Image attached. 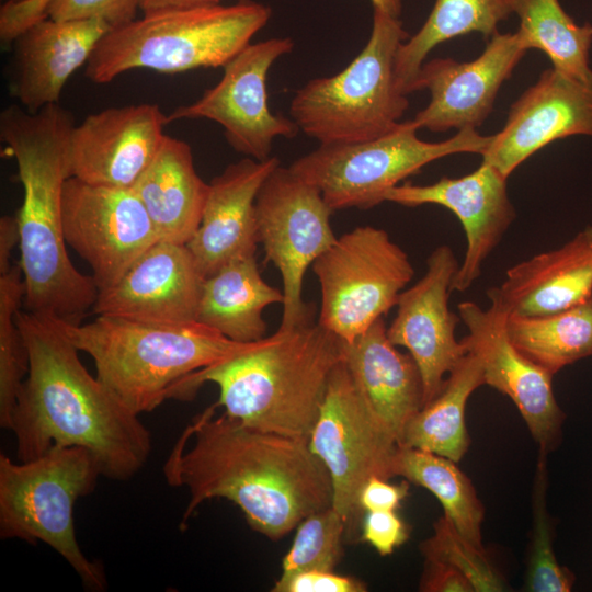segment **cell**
I'll list each match as a JSON object with an SVG mask.
<instances>
[{"label":"cell","mask_w":592,"mask_h":592,"mask_svg":"<svg viewBox=\"0 0 592 592\" xmlns=\"http://www.w3.org/2000/svg\"><path fill=\"white\" fill-rule=\"evenodd\" d=\"M217 405L181 435L163 466L167 482L190 498L180 528L205 501L235 503L255 532L277 540L314 512L332 505V483L308 440L250 428Z\"/></svg>","instance_id":"cell-1"},{"label":"cell","mask_w":592,"mask_h":592,"mask_svg":"<svg viewBox=\"0 0 592 592\" xmlns=\"http://www.w3.org/2000/svg\"><path fill=\"white\" fill-rule=\"evenodd\" d=\"M29 372L12 415L20 462L53 446H80L96 458L102 476L125 481L146 465L151 435L79 358L59 320L29 310L15 315Z\"/></svg>","instance_id":"cell-2"},{"label":"cell","mask_w":592,"mask_h":592,"mask_svg":"<svg viewBox=\"0 0 592 592\" xmlns=\"http://www.w3.org/2000/svg\"><path fill=\"white\" fill-rule=\"evenodd\" d=\"M72 115L58 103L36 113L18 105L0 114V138L15 158L23 187L19 212L24 306L67 323H81L99 289L79 272L67 250L62 195L71 174Z\"/></svg>","instance_id":"cell-3"},{"label":"cell","mask_w":592,"mask_h":592,"mask_svg":"<svg viewBox=\"0 0 592 592\" xmlns=\"http://www.w3.org/2000/svg\"><path fill=\"white\" fill-rule=\"evenodd\" d=\"M344 360L343 341L310 321L277 329L248 349L180 382L172 398L189 399L198 387L219 388L217 407L243 424L308 440L330 376Z\"/></svg>","instance_id":"cell-4"},{"label":"cell","mask_w":592,"mask_h":592,"mask_svg":"<svg viewBox=\"0 0 592 592\" xmlns=\"http://www.w3.org/2000/svg\"><path fill=\"white\" fill-rule=\"evenodd\" d=\"M60 325L94 362L96 377L136 414L151 412L189 375L248 349L200 323L156 322L98 316Z\"/></svg>","instance_id":"cell-5"},{"label":"cell","mask_w":592,"mask_h":592,"mask_svg":"<svg viewBox=\"0 0 592 592\" xmlns=\"http://www.w3.org/2000/svg\"><path fill=\"white\" fill-rule=\"evenodd\" d=\"M271 8L253 0L169 9L110 30L86 64V76L107 83L132 69L177 73L226 66L269 22Z\"/></svg>","instance_id":"cell-6"},{"label":"cell","mask_w":592,"mask_h":592,"mask_svg":"<svg viewBox=\"0 0 592 592\" xmlns=\"http://www.w3.org/2000/svg\"><path fill=\"white\" fill-rule=\"evenodd\" d=\"M101 476L94 455L80 446H53L18 464L1 454L0 537L43 542L71 566L86 589L104 591V568L82 553L73 519L77 500L93 492Z\"/></svg>","instance_id":"cell-7"},{"label":"cell","mask_w":592,"mask_h":592,"mask_svg":"<svg viewBox=\"0 0 592 592\" xmlns=\"http://www.w3.org/2000/svg\"><path fill=\"white\" fill-rule=\"evenodd\" d=\"M408 33L399 18L374 8L369 39L341 72L310 80L294 95L289 113L320 144L361 143L401 122L409 102L395 80V57Z\"/></svg>","instance_id":"cell-8"},{"label":"cell","mask_w":592,"mask_h":592,"mask_svg":"<svg viewBox=\"0 0 592 592\" xmlns=\"http://www.w3.org/2000/svg\"><path fill=\"white\" fill-rule=\"evenodd\" d=\"M418 129L411 119L375 139L320 144L289 169L318 187L333 212L368 209L385 202L389 190L434 160L463 152L482 156L493 137L463 128L447 140L429 143L418 138Z\"/></svg>","instance_id":"cell-9"},{"label":"cell","mask_w":592,"mask_h":592,"mask_svg":"<svg viewBox=\"0 0 592 592\" xmlns=\"http://www.w3.org/2000/svg\"><path fill=\"white\" fill-rule=\"evenodd\" d=\"M321 305L318 323L351 343L397 305L414 275L388 232L358 226L337 238L312 263Z\"/></svg>","instance_id":"cell-10"},{"label":"cell","mask_w":592,"mask_h":592,"mask_svg":"<svg viewBox=\"0 0 592 592\" xmlns=\"http://www.w3.org/2000/svg\"><path fill=\"white\" fill-rule=\"evenodd\" d=\"M308 444L329 473L332 506L346 523L362 512L358 497L368 479L396 476L401 445L371 410L344 360L330 376Z\"/></svg>","instance_id":"cell-11"},{"label":"cell","mask_w":592,"mask_h":592,"mask_svg":"<svg viewBox=\"0 0 592 592\" xmlns=\"http://www.w3.org/2000/svg\"><path fill=\"white\" fill-rule=\"evenodd\" d=\"M332 213L319 189L289 168H275L258 192L259 243L283 283L280 329L314 321V308L303 299V283L307 269L337 240Z\"/></svg>","instance_id":"cell-12"},{"label":"cell","mask_w":592,"mask_h":592,"mask_svg":"<svg viewBox=\"0 0 592 592\" xmlns=\"http://www.w3.org/2000/svg\"><path fill=\"white\" fill-rule=\"evenodd\" d=\"M64 235L91 267L99 293L113 287L160 240L133 189L70 177L62 195Z\"/></svg>","instance_id":"cell-13"},{"label":"cell","mask_w":592,"mask_h":592,"mask_svg":"<svg viewBox=\"0 0 592 592\" xmlns=\"http://www.w3.org/2000/svg\"><path fill=\"white\" fill-rule=\"evenodd\" d=\"M293 47L288 37L250 43L223 67L215 87L195 102L177 107L167 115V124L184 118L214 121L236 151L259 161L269 159L274 138L294 137L299 128L293 119L271 112L266 93L271 66Z\"/></svg>","instance_id":"cell-14"},{"label":"cell","mask_w":592,"mask_h":592,"mask_svg":"<svg viewBox=\"0 0 592 592\" xmlns=\"http://www.w3.org/2000/svg\"><path fill=\"white\" fill-rule=\"evenodd\" d=\"M459 265L449 246L436 247L426 259L424 275L400 293L396 317L387 328L390 342L407 349L420 371L424 405L439 395L445 376L469 350L465 339H456L460 317L448 307Z\"/></svg>","instance_id":"cell-15"},{"label":"cell","mask_w":592,"mask_h":592,"mask_svg":"<svg viewBox=\"0 0 592 592\" xmlns=\"http://www.w3.org/2000/svg\"><path fill=\"white\" fill-rule=\"evenodd\" d=\"M468 329L465 341L481 363L485 385L509 397L525 421L539 451L549 453L561 440L565 413L553 388L554 375L526 357L510 340L506 315L490 305L475 301L457 306Z\"/></svg>","instance_id":"cell-16"},{"label":"cell","mask_w":592,"mask_h":592,"mask_svg":"<svg viewBox=\"0 0 592 592\" xmlns=\"http://www.w3.org/2000/svg\"><path fill=\"white\" fill-rule=\"evenodd\" d=\"M506 181L508 178L494 167L481 162L478 169L464 177H443L429 185L406 182L385 195V201L407 207L436 204L457 216L467 247L452 282V292H465L478 280L485 261L516 218Z\"/></svg>","instance_id":"cell-17"},{"label":"cell","mask_w":592,"mask_h":592,"mask_svg":"<svg viewBox=\"0 0 592 592\" xmlns=\"http://www.w3.org/2000/svg\"><path fill=\"white\" fill-rule=\"evenodd\" d=\"M528 50L519 32L494 34L473 61L436 58L422 66L417 90L431 101L413 118L420 128L445 132L476 128L491 113L498 91Z\"/></svg>","instance_id":"cell-18"},{"label":"cell","mask_w":592,"mask_h":592,"mask_svg":"<svg viewBox=\"0 0 592 592\" xmlns=\"http://www.w3.org/2000/svg\"><path fill=\"white\" fill-rule=\"evenodd\" d=\"M167 125L158 105L109 107L75 125L72 177L95 185L132 189L157 155Z\"/></svg>","instance_id":"cell-19"},{"label":"cell","mask_w":592,"mask_h":592,"mask_svg":"<svg viewBox=\"0 0 592 592\" xmlns=\"http://www.w3.org/2000/svg\"><path fill=\"white\" fill-rule=\"evenodd\" d=\"M574 135L592 137V87L550 68L512 104L482 162L509 178L539 149Z\"/></svg>","instance_id":"cell-20"},{"label":"cell","mask_w":592,"mask_h":592,"mask_svg":"<svg viewBox=\"0 0 592 592\" xmlns=\"http://www.w3.org/2000/svg\"><path fill=\"white\" fill-rule=\"evenodd\" d=\"M203 281L186 244L159 240L113 287L99 293L92 311L143 321H195Z\"/></svg>","instance_id":"cell-21"},{"label":"cell","mask_w":592,"mask_h":592,"mask_svg":"<svg viewBox=\"0 0 592 592\" xmlns=\"http://www.w3.org/2000/svg\"><path fill=\"white\" fill-rule=\"evenodd\" d=\"M278 166L276 157L262 161L246 157L227 166L209 182L201 224L186 243L204 278L232 259L255 255V198Z\"/></svg>","instance_id":"cell-22"},{"label":"cell","mask_w":592,"mask_h":592,"mask_svg":"<svg viewBox=\"0 0 592 592\" xmlns=\"http://www.w3.org/2000/svg\"><path fill=\"white\" fill-rule=\"evenodd\" d=\"M110 30L109 24L98 19L46 18L35 23L14 41L12 94L31 113L58 103L68 79L88 62Z\"/></svg>","instance_id":"cell-23"},{"label":"cell","mask_w":592,"mask_h":592,"mask_svg":"<svg viewBox=\"0 0 592 592\" xmlns=\"http://www.w3.org/2000/svg\"><path fill=\"white\" fill-rule=\"evenodd\" d=\"M490 304L506 316H545L592 296V243L583 229L561 247L522 261L487 291Z\"/></svg>","instance_id":"cell-24"},{"label":"cell","mask_w":592,"mask_h":592,"mask_svg":"<svg viewBox=\"0 0 592 592\" xmlns=\"http://www.w3.org/2000/svg\"><path fill=\"white\" fill-rule=\"evenodd\" d=\"M343 353L360 394L401 445L407 425L424 405L414 360L390 342L384 317L353 342L343 341Z\"/></svg>","instance_id":"cell-25"},{"label":"cell","mask_w":592,"mask_h":592,"mask_svg":"<svg viewBox=\"0 0 592 592\" xmlns=\"http://www.w3.org/2000/svg\"><path fill=\"white\" fill-rule=\"evenodd\" d=\"M132 189L160 240L190 241L201 224L209 183L197 174L189 144L164 135L153 160Z\"/></svg>","instance_id":"cell-26"},{"label":"cell","mask_w":592,"mask_h":592,"mask_svg":"<svg viewBox=\"0 0 592 592\" xmlns=\"http://www.w3.org/2000/svg\"><path fill=\"white\" fill-rule=\"evenodd\" d=\"M284 301L262 277L255 255L239 257L204 278L195 321L242 343L265 338L263 310Z\"/></svg>","instance_id":"cell-27"},{"label":"cell","mask_w":592,"mask_h":592,"mask_svg":"<svg viewBox=\"0 0 592 592\" xmlns=\"http://www.w3.org/2000/svg\"><path fill=\"white\" fill-rule=\"evenodd\" d=\"M482 385L480 360L468 350L446 377L439 395L411 419L401 446L429 451L458 463L470 443L465 419L467 401Z\"/></svg>","instance_id":"cell-28"},{"label":"cell","mask_w":592,"mask_h":592,"mask_svg":"<svg viewBox=\"0 0 592 592\" xmlns=\"http://www.w3.org/2000/svg\"><path fill=\"white\" fill-rule=\"evenodd\" d=\"M512 13L508 0H436L420 31L403 42L395 57V80L407 95L417 90L428 54L440 43L470 32L491 38Z\"/></svg>","instance_id":"cell-29"},{"label":"cell","mask_w":592,"mask_h":592,"mask_svg":"<svg viewBox=\"0 0 592 592\" xmlns=\"http://www.w3.org/2000/svg\"><path fill=\"white\" fill-rule=\"evenodd\" d=\"M506 333L530 360L555 375L592 356V296L569 309L545 316H506Z\"/></svg>","instance_id":"cell-30"},{"label":"cell","mask_w":592,"mask_h":592,"mask_svg":"<svg viewBox=\"0 0 592 592\" xmlns=\"http://www.w3.org/2000/svg\"><path fill=\"white\" fill-rule=\"evenodd\" d=\"M528 49L544 52L558 71L592 87V25L577 24L558 0H508Z\"/></svg>","instance_id":"cell-31"},{"label":"cell","mask_w":592,"mask_h":592,"mask_svg":"<svg viewBox=\"0 0 592 592\" xmlns=\"http://www.w3.org/2000/svg\"><path fill=\"white\" fill-rule=\"evenodd\" d=\"M395 474L432 492L455 528L473 544L483 547L485 509L473 482L456 462L429 451L401 446Z\"/></svg>","instance_id":"cell-32"},{"label":"cell","mask_w":592,"mask_h":592,"mask_svg":"<svg viewBox=\"0 0 592 592\" xmlns=\"http://www.w3.org/2000/svg\"><path fill=\"white\" fill-rule=\"evenodd\" d=\"M19 263L0 273V425L10 430L16 401L29 372V355L15 315L24 303Z\"/></svg>","instance_id":"cell-33"},{"label":"cell","mask_w":592,"mask_h":592,"mask_svg":"<svg viewBox=\"0 0 592 592\" xmlns=\"http://www.w3.org/2000/svg\"><path fill=\"white\" fill-rule=\"evenodd\" d=\"M546 458L547 453L539 451L533 485V524L523 588L530 592H569L576 577L555 556L551 519L546 506Z\"/></svg>","instance_id":"cell-34"},{"label":"cell","mask_w":592,"mask_h":592,"mask_svg":"<svg viewBox=\"0 0 592 592\" xmlns=\"http://www.w3.org/2000/svg\"><path fill=\"white\" fill-rule=\"evenodd\" d=\"M346 524L332 505L305 517L298 524L293 544L283 558L278 580H286L303 571H333L342 555Z\"/></svg>","instance_id":"cell-35"},{"label":"cell","mask_w":592,"mask_h":592,"mask_svg":"<svg viewBox=\"0 0 592 592\" xmlns=\"http://www.w3.org/2000/svg\"><path fill=\"white\" fill-rule=\"evenodd\" d=\"M424 560L445 562L462 572L475 592H500L505 580L494 567L485 547L465 538L443 515L433 525V534L420 545Z\"/></svg>","instance_id":"cell-36"},{"label":"cell","mask_w":592,"mask_h":592,"mask_svg":"<svg viewBox=\"0 0 592 592\" xmlns=\"http://www.w3.org/2000/svg\"><path fill=\"white\" fill-rule=\"evenodd\" d=\"M53 20H102L112 29L136 19L138 0H42Z\"/></svg>","instance_id":"cell-37"},{"label":"cell","mask_w":592,"mask_h":592,"mask_svg":"<svg viewBox=\"0 0 592 592\" xmlns=\"http://www.w3.org/2000/svg\"><path fill=\"white\" fill-rule=\"evenodd\" d=\"M409 526L395 511H367L362 539L382 556L390 555L409 538Z\"/></svg>","instance_id":"cell-38"},{"label":"cell","mask_w":592,"mask_h":592,"mask_svg":"<svg viewBox=\"0 0 592 592\" xmlns=\"http://www.w3.org/2000/svg\"><path fill=\"white\" fill-rule=\"evenodd\" d=\"M273 592H364L366 584L360 579L333 571H303L286 580H276Z\"/></svg>","instance_id":"cell-39"},{"label":"cell","mask_w":592,"mask_h":592,"mask_svg":"<svg viewBox=\"0 0 592 592\" xmlns=\"http://www.w3.org/2000/svg\"><path fill=\"white\" fill-rule=\"evenodd\" d=\"M408 480L394 485L387 479L372 477L364 485L358 497L362 511H396L409 493Z\"/></svg>","instance_id":"cell-40"},{"label":"cell","mask_w":592,"mask_h":592,"mask_svg":"<svg viewBox=\"0 0 592 592\" xmlns=\"http://www.w3.org/2000/svg\"><path fill=\"white\" fill-rule=\"evenodd\" d=\"M420 591L475 592L470 581L454 567L436 560H424Z\"/></svg>","instance_id":"cell-41"},{"label":"cell","mask_w":592,"mask_h":592,"mask_svg":"<svg viewBox=\"0 0 592 592\" xmlns=\"http://www.w3.org/2000/svg\"><path fill=\"white\" fill-rule=\"evenodd\" d=\"M19 241L18 218L2 216L0 218V273L8 271L13 264L11 262V254Z\"/></svg>","instance_id":"cell-42"},{"label":"cell","mask_w":592,"mask_h":592,"mask_svg":"<svg viewBox=\"0 0 592 592\" xmlns=\"http://www.w3.org/2000/svg\"><path fill=\"white\" fill-rule=\"evenodd\" d=\"M143 13L220 4L221 0H138Z\"/></svg>","instance_id":"cell-43"},{"label":"cell","mask_w":592,"mask_h":592,"mask_svg":"<svg viewBox=\"0 0 592 592\" xmlns=\"http://www.w3.org/2000/svg\"><path fill=\"white\" fill-rule=\"evenodd\" d=\"M373 3V8L380 9L382 11L395 16L399 18L401 13V0H371Z\"/></svg>","instance_id":"cell-44"},{"label":"cell","mask_w":592,"mask_h":592,"mask_svg":"<svg viewBox=\"0 0 592 592\" xmlns=\"http://www.w3.org/2000/svg\"><path fill=\"white\" fill-rule=\"evenodd\" d=\"M584 229H585V231H587V234H588V236L590 238V241L592 243V225L587 226Z\"/></svg>","instance_id":"cell-45"},{"label":"cell","mask_w":592,"mask_h":592,"mask_svg":"<svg viewBox=\"0 0 592 592\" xmlns=\"http://www.w3.org/2000/svg\"><path fill=\"white\" fill-rule=\"evenodd\" d=\"M13 1H19V0H13Z\"/></svg>","instance_id":"cell-46"}]
</instances>
